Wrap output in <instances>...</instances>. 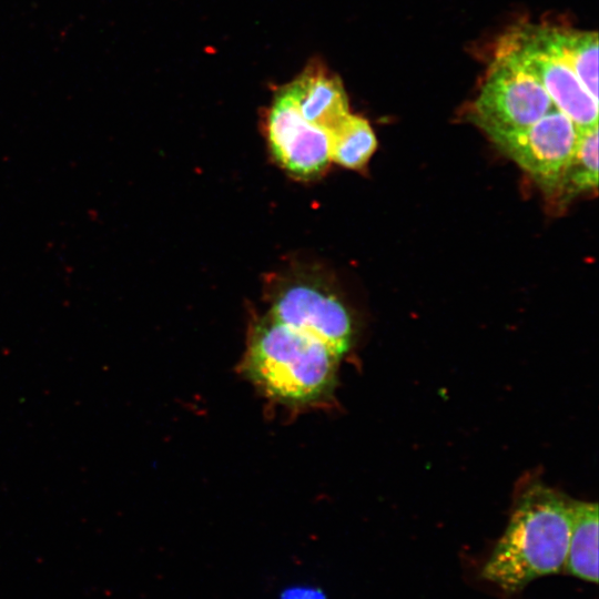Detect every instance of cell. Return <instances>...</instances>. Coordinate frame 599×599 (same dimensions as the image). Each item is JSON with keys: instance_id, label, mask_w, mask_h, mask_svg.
Here are the masks:
<instances>
[{"instance_id": "3957f363", "label": "cell", "mask_w": 599, "mask_h": 599, "mask_svg": "<svg viewBox=\"0 0 599 599\" xmlns=\"http://www.w3.org/2000/svg\"><path fill=\"white\" fill-rule=\"evenodd\" d=\"M266 296L276 321L317 337L341 356L354 346V316L324 275L304 267L273 275Z\"/></svg>"}, {"instance_id": "5b68a950", "label": "cell", "mask_w": 599, "mask_h": 599, "mask_svg": "<svg viewBox=\"0 0 599 599\" xmlns=\"http://www.w3.org/2000/svg\"><path fill=\"white\" fill-rule=\"evenodd\" d=\"M579 132L567 115L554 109L529 126L488 136L539 186L555 192L575 153Z\"/></svg>"}, {"instance_id": "7a4b0ae2", "label": "cell", "mask_w": 599, "mask_h": 599, "mask_svg": "<svg viewBox=\"0 0 599 599\" xmlns=\"http://www.w3.org/2000/svg\"><path fill=\"white\" fill-rule=\"evenodd\" d=\"M341 357L325 342L267 314L250 329L243 372L270 398L306 408L332 398Z\"/></svg>"}, {"instance_id": "ba28073f", "label": "cell", "mask_w": 599, "mask_h": 599, "mask_svg": "<svg viewBox=\"0 0 599 599\" xmlns=\"http://www.w3.org/2000/svg\"><path fill=\"white\" fill-rule=\"evenodd\" d=\"M286 88L304 120L329 138L349 114L341 80L324 70H307Z\"/></svg>"}, {"instance_id": "4fadbf2b", "label": "cell", "mask_w": 599, "mask_h": 599, "mask_svg": "<svg viewBox=\"0 0 599 599\" xmlns=\"http://www.w3.org/2000/svg\"><path fill=\"white\" fill-rule=\"evenodd\" d=\"M280 599H326V595L313 585H292L282 590Z\"/></svg>"}, {"instance_id": "8992f818", "label": "cell", "mask_w": 599, "mask_h": 599, "mask_svg": "<svg viewBox=\"0 0 599 599\" xmlns=\"http://www.w3.org/2000/svg\"><path fill=\"white\" fill-rule=\"evenodd\" d=\"M497 48L509 53L535 77L555 109L567 115L579 130L598 125V101L578 77L542 44L534 24L512 29L501 38Z\"/></svg>"}, {"instance_id": "9c48e42d", "label": "cell", "mask_w": 599, "mask_h": 599, "mask_svg": "<svg viewBox=\"0 0 599 599\" xmlns=\"http://www.w3.org/2000/svg\"><path fill=\"white\" fill-rule=\"evenodd\" d=\"M542 44L560 59L598 101V35L552 26H534Z\"/></svg>"}, {"instance_id": "30bf717a", "label": "cell", "mask_w": 599, "mask_h": 599, "mask_svg": "<svg viewBox=\"0 0 599 599\" xmlns=\"http://www.w3.org/2000/svg\"><path fill=\"white\" fill-rule=\"evenodd\" d=\"M588 582H598V505L572 502V522L565 568Z\"/></svg>"}, {"instance_id": "52a82bcc", "label": "cell", "mask_w": 599, "mask_h": 599, "mask_svg": "<svg viewBox=\"0 0 599 599\" xmlns=\"http://www.w3.org/2000/svg\"><path fill=\"white\" fill-rule=\"evenodd\" d=\"M266 135L274 160L296 179L319 177L332 162L329 134L304 120L286 85L273 100Z\"/></svg>"}, {"instance_id": "6da1fadb", "label": "cell", "mask_w": 599, "mask_h": 599, "mask_svg": "<svg viewBox=\"0 0 599 599\" xmlns=\"http://www.w3.org/2000/svg\"><path fill=\"white\" fill-rule=\"evenodd\" d=\"M573 499L545 485L529 483L512 508L509 522L483 567L481 577L506 593L565 568Z\"/></svg>"}, {"instance_id": "8fae6325", "label": "cell", "mask_w": 599, "mask_h": 599, "mask_svg": "<svg viewBox=\"0 0 599 599\" xmlns=\"http://www.w3.org/2000/svg\"><path fill=\"white\" fill-rule=\"evenodd\" d=\"M377 146L369 123L349 113L331 135V160L352 170L363 169Z\"/></svg>"}, {"instance_id": "277c9868", "label": "cell", "mask_w": 599, "mask_h": 599, "mask_svg": "<svg viewBox=\"0 0 599 599\" xmlns=\"http://www.w3.org/2000/svg\"><path fill=\"white\" fill-rule=\"evenodd\" d=\"M554 109L539 81L497 48L470 116L488 135L529 126Z\"/></svg>"}, {"instance_id": "7c38bea8", "label": "cell", "mask_w": 599, "mask_h": 599, "mask_svg": "<svg viewBox=\"0 0 599 599\" xmlns=\"http://www.w3.org/2000/svg\"><path fill=\"white\" fill-rule=\"evenodd\" d=\"M598 184V125L580 130L571 161L558 192L567 196L596 189Z\"/></svg>"}]
</instances>
